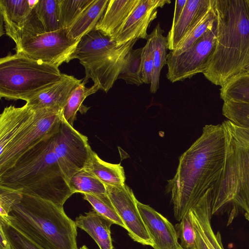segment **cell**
Here are the masks:
<instances>
[{"label":"cell","mask_w":249,"mask_h":249,"mask_svg":"<svg viewBox=\"0 0 249 249\" xmlns=\"http://www.w3.org/2000/svg\"><path fill=\"white\" fill-rule=\"evenodd\" d=\"M225 135L221 124H207L179 158L176 174L168 180L175 219L180 221L199 202L211 201L223 170Z\"/></svg>","instance_id":"cell-1"},{"label":"cell","mask_w":249,"mask_h":249,"mask_svg":"<svg viewBox=\"0 0 249 249\" xmlns=\"http://www.w3.org/2000/svg\"><path fill=\"white\" fill-rule=\"evenodd\" d=\"M212 6L216 43L203 74L222 87L249 65V10L246 0H212Z\"/></svg>","instance_id":"cell-2"},{"label":"cell","mask_w":249,"mask_h":249,"mask_svg":"<svg viewBox=\"0 0 249 249\" xmlns=\"http://www.w3.org/2000/svg\"><path fill=\"white\" fill-rule=\"evenodd\" d=\"M58 131L46 136L0 174V186L63 206L73 194L54 152Z\"/></svg>","instance_id":"cell-3"},{"label":"cell","mask_w":249,"mask_h":249,"mask_svg":"<svg viewBox=\"0 0 249 249\" xmlns=\"http://www.w3.org/2000/svg\"><path fill=\"white\" fill-rule=\"evenodd\" d=\"M43 249H78L77 226L63 206L40 197L23 194L6 219Z\"/></svg>","instance_id":"cell-4"},{"label":"cell","mask_w":249,"mask_h":249,"mask_svg":"<svg viewBox=\"0 0 249 249\" xmlns=\"http://www.w3.org/2000/svg\"><path fill=\"white\" fill-rule=\"evenodd\" d=\"M221 124L225 135V159L212 197V215L227 212L230 223L241 210L249 222V129L228 120Z\"/></svg>","instance_id":"cell-5"},{"label":"cell","mask_w":249,"mask_h":249,"mask_svg":"<svg viewBox=\"0 0 249 249\" xmlns=\"http://www.w3.org/2000/svg\"><path fill=\"white\" fill-rule=\"evenodd\" d=\"M138 39L117 46L115 41L98 31L93 30L78 43L73 55L83 66L86 84L91 79L99 89L107 92L122 69L126 55Z\"/></svg>","instance_id":"cell-6"},{"label":"cell","mask_w":249,"mask_h":249,"mask_svg":"<svg viewBox=\"0 0 249 249\" xmlns=\"http://www.w3.org/2000/svg\"><path fill=\"white\" fill-rule=\"evenodd\" d=\"M58 67L21 54L0 59V97L28 101L62 80Z\"/></svg>","instance_id":"cell-7"},{"label":"cell","mask_w":249,"mask_h":249,"mask_svg":"<svg viewBox=\"0 0 249 249\" xmlns=\"http://www.w3.org/2000/svg\"><path fill=\"white\" fill-rule=\"evenodd\" d=\"M62 110L56 107L34 109L30 121L0 155V174L11 167L18 159L46 136L58 131Z\"/></svg>","instance_id":"cell-8"},{"label":"cell","mask_w":249,"mask_h":249,"mask_svg":"<svg viewBox=\"0 0 249 249\" xmlns=\"http://www.w3.org/2000/svg\"><path fill=\"white\" fill-rule=\"evenodd\" d=\"M81 40L69 38L67 29L46 33L23 38L16 48V53L59 67L68 63Z\"/></svg>","instance_id":"cell-9"},{"label":"cell","mask_w":249,"mask_h":249,"mask_svg":"<svg viewBox=\"0 0 249 249\" xmlns=\"http://www.w3.org/2000/svg\"><path fill=\"white\" fill-rule=\"evenodd\" d=\"M216 23L191 47L178 54L168 53L165 65L167 78L172 83L182 81L206 70L215 45Z\"/></svg>","instance_id":"cell-10"},{"label":"cell","mask_w":249,"mask_h":249,"mask_svg":"<svg viewBox=\"0 0 249 249\" xmlns=\"http://www.w3.org/2000/svg\"><path fill=\"white\" fill-rule=\"evenodd\" d=\"M53 150L69 183L76 173L84 168L92 150L88 137L74 129L62 116Z\"/></svg>","instance_id":"cell-11"},{"label":"cell","mask_w":249,"mask_h":249,"mask_svg":"<svg viewBox=\"0 0 249 249\" xmlns=\"http://www.w3.org/2000/svg\"><path fill=\"white\" fill-rule=\"evenodd\" d=\"M107 194L121 219L129 236L135 242L152 247L153 242L138 210L132 190L125 183L106 185Z\"/></svg>","instance_id":"cell-12"},{"label":"cell","mask_w":249,"mask_h":249,"mask_svg":"<svg viewBox=\"0 0 249 249\" xmlns=\"http://www.w3.org/2000/svg\"><path fill=\"white\" fill-rule=\"evenodd\" d=\"M169 0H141L123 27L112 39L120 46L134 39H146L148 35L147 29L157 17V9Z\"/></svg>","instance_id":"cell-13"},{"label":"cell","mask_w":249,"mask_h":249,"mask_svg":"<svg viewBox=\"0 0 249 249\" xmlns=\"http://www.w3.org/2000/svg\"><path fill=\"white\" fill-rule=\"evenodd\" d=\"M137 205L154 249H183L175 227L161 214L138 200Z\"/></svg>","instance_id":"cell-14"},{"label":"cell","mask_w":249,"mask_h":249,"mask_svg":"<svg viewBox=\"0 0 249 249\" xmlns=\"http://www.w3.org/2000/svg\"><path fill=\"white\" fill-rule=\"evenodd\" d=\"M34 109L26 104L21 107L10 105L5 107L0 115V155L31 120Z\"/></svg>","instance_id":"cell-15"},{"label":"cell","mask_w":249,"mask_h":249,"mask_svg":"<svg viewBox=\"0 0 249 249\" xmlns=\"http://www.w3.org/2000/svg\"><path fill=\"white\" fill-rule=\"evenodd\" d=\"M83 80L65 74L62 80L31 98L26 104L33 109L56 107L63 110L72 91Z\"/></svg>","instance_id":"cell-16"},{"label":"cell","mask_w":249,"mask_h":249,"mask_svg":"<svg viewBox=\"0 0 249 249\" xmlns=\"http://www.w3.org/2000/svg\"><path fill=\"white\" fill-rule=\"evenodd\" d=\"M212 0H187L182 13L176 25L171 27L166 36L167 49L172 51L209 9Z\"/></svg>","instance_id":"cell-17"},{"label":"cell","mask_w":249,"mask_h":249,"mask_svg":"<svg viewBox=\"0 0 249 249\" xmlns=\"http://www.w3.org/2000/svg\"><path fill=\"white\" fill-rule=\"evenodd\" d=\"M141 0H109L94 30L112 39L118 33Z\"/></svg>","instance_id":"cell-18"},{"label":"cell","mask_w":249,"mask_h":249,"mask_svg":"<svg viewBox=\"0 0 249 249\" xmlns=\"http://www.w3.org/2000/svg\"><path fill=\"white\" fill-rule=\"evenodd\" d=\"M189 213L196 232L197 249H217V240L220 232L215 233L211 225V204L198 203Z\"/></svg>","instance_id":"cell-19"},{"label":"cell","mask_w":249,"mask_h":249,"mask_svg":"<svg viewBox=\"0 0 249 249\" xmlns=\"http://www.w3.org/2000/svg\"><path fill=\"white\" fill-rule=\"evenodd\" d=\"M33 9L28 0H0V13L5 33L15 44Z\"/></svg>","instance_id":"cell-20"},{"label":"cell","mask_w":249,"mask_h":249,"mask_svg":"<svg viewBox=\"0 0 249 249\" xmlns=\"http://www.w3.org/2000/svg\"><path fill=\"white\" fill-rule=\"evenodd\" d=\"M77 227L85 231L100 249H113L110 228L113 223L94 210L80 214L74 221Z\"/></svg>","instance_id":"cell-21"},{"label":"cell","mask_w":249,"mask_h":249,"mask_svg":"<svg viewBox=\"0 0 249 249\" xmlns=\"http://www.w3.org/2000/svg\"><path fill=\"white\" fill-rule=\"evenodd\" d=\"M109 0H94L67 29L69 38L79 40L93 30L103 15Z\"/></svg>","instance_id":"cell-22"},{"label":"cell","mask_w":249,"mask_h":249,"mask_svg":"<svg viewBox=\"0 0 249 249\" xmlns=\"http://www.w3.org/2000/svg\"><path fill=\"white\" fill-rule=\"evenodd\" d=\"M84 168L105 185L117 186L124 184V172L120 163L112 164L105 161L93 150Z\"/></svg>","instance_id":"cell-23"},{"label":"cell","mask_w":249,"mask_h":249,"mask_svg":"<svg viewBox=\"0 0 249 249\" xmlns=\"http://www.w3.org/2000/svg\"><path fill=\"white\" fill-rule=\"evenodd\" d=\"M164 30L158 23L148 36L152 43L154 57V71L150 91L156 93L159 88L160 71L165 64L167 56V39L163 35Z\"/></svg>","instance_id":"cell-24"},{"label":"cell","mask_w":249,"mask_h":249,"mask_svg":"<svg viewBox=\"0 0 249 249\" xmlns=\"http://www.w3.org/2000/svg\"><path fill=\"white\" fill-rule=\"evenodd\" d=\"M85 85L82 81L74 89L62 110L63 117L72 126H73L77 112L84 114L89 109V107L83 105L84 100L99 90V88L95 85L89 88L86 87Z\"/></svg>","instance_id":"cell-25"},{"label":"cell","mask_w":249,"mask_h":249,"mask_svg":"<svg viewBox=\"0 0 249 249\" xmlns=\"http://www.w3.org/2000/svg\"><path fill=\"white\" fill-rule=\"evenodd\" d=\"M69 184L73 194H88L98 196L107 195L106 185L85 168L76 173Z\"/></svg>","instance_id":"cell-26"},{"label":"cell","mask_w":249,"mask_h":249,"mask_svg":"<svg viewBox=\"0 0 249 249\" xmlns=\"http://www.w3.org/2000/svg\"><path fill=\"white\" fill-rule=\"evenodd\" d=\"M220 97L223 101L249 103V73L245 71L232 77L221 87Z\"/></svg>","instance_id":"cell-27"},{"label":"cell","mask_w":249,"mask_h":249,"mask_svg":"<svg viewBox=\"0 0 249 249\" xmlns=\"http://www.w3.org/2000/svg\"><path fill=\"white\" fill-rule=\"evenodd\" d=\"M215 21L216 17L212 0L211 5L209 9L198 19L176 49L170 51L169 53L178 54L185 51L201 37L209 28L213 26Z\"/></svg>","instance_id":"cell-28"},{"label":"cell","mask_w":249,"mask_h":249,"mask_svg":"<svg viewBox=\"0 0 249 249\" xmlns=\"http://www.w3.org/2000/svg\"><path fill=\"white\" fill-rule=\"evenodd\" d=\"M61 29H68L94 0H57Z\"/></svg>","instance_id":"cell-29"},{"label":"cell","mask_w":249,"mask_h":249,"mask_svg":"<svg viewBox=\"0 0 249 249\" xmlns=\"http://www.w3.org/2000/svg\"><path fill=\"white\" fill-rule=\"evenodd\" d=\"M142 48L132 49L126 55L124 63L118 77L127 84L139 86L143 83L141 70V56Z\"/></svg>","instance_id":"cell-30"},{"label":"cell","mask_w":249,"mask_h":249,"mask_svg":"<svg viewBox=\"0 0 249 249\" xmlns=\"http://www.w3.org/2000/svg\"><path fill=\"white\" fill-rule=\"evenodd\" d=\"M38 18L46 33L60 29L57 0H38L34 7Z\"/></svg>","instance_id":"cell-31"},{"label":"cell","mask_w":249,"mask_h":249,"mask_svg":"<svg viewBox=\"0 0 249 249\" xmlns=\"http://www.w3.org/2000/svg\"><path fill=\"white\" fill-rule=\"evenodd\" d=\"M223 115L237 125L249 129V103L234 101H223Z\"/></svg>","instance_id":"cell-32"},{"label":"cell","mask_w":249,"mask_h":249,"mask_svg":"<svg viewBox=\"0 0 249 249\" xmlns=\"http://www.w3.org/2000/svg\"><path fill=\"white\" fill-rule=\"evenodd\" d=\"M83 198L92 206L93 210L111 220L113 224L125 229V226L117 213L107 194L98 196L94 195L83 194Z\"/></svg>","instance_id":"cell-33"},{"label":"cell","mask_w":249,"mask_h":249,"mask_svg":"<svg viewBox=\"0 0 249 249\" xmlns=\"http://www.w3.org/2000/svg\"><path fill=\"white\" fill-rule=\"evenodd\" d=\"M0 228L8 240V249H43L12 225L0 219Z\"/></svg>","instance_id":"cell-34"},{"label":"cell","mask_w":249,"mask_h":249,"mask_svg":"<svg viewBox=\"0 0 249 249\" xmlns=\"http://www.w3.org/2000/svg\"><path fill=\"white\" fill-rule=\"evenodd\" d=\"M175 228L180 244L183 249H197L196 232L192 223L189 211Z\"/></svg>","instance_id":"cell-35"},{"label":"cell","mask_w":249,"mask_h":249,"mask_svg":"<svg viewBox=\"0 0 249 249\" xmlns=\"http://www.w3.org/2000/svg\"><path fill=\"white\" fill-rule=\"evenodd\" d=\"M22 196L20 191L0 186V218L6 219L12 207L21 201Z\"/></svg>","instance_id":"cell-36"},{"label":"cell","mask_w":249,"mask_h":249,"mask_svg":"<svg viewBox=\"0 0 249 249\" xmlns=\"http://www.w3.org/2000/svg\"><path fill=\"white\" fill-rule=\"evenodd\" d=\"M147 42L142 47L141 56V70L143 83L151 84L154 71V57L152 43L147 36Z\"/></svg>","instance_id":"cell-37"},{"label":"cell","mask_w":249,"mask_h":249,"mask_svg":"<svg viewBox=\"0 0 249 249\" xmlns=\"http://www.w3.org/2000/svg\"><path fill=\"white\" fill-rule=\"evenodd\" d=\"M186 2L187 0H176L175 1V10L171 27H173L179 20Z\"/></svg>","instance_id":"cell-38"},{"label":"cell","mask_w":249,"mask_h":249,"mask_svg":"<svg viewBox=\"0 0 249 249\" xmlns=\"http://www.w3.org/2000/svg\"><path fill=\"white\" fill-rule=\"evenodd\" d=\"M8 240L2 229L0 228V249H8Z\"/></svg>","instance_id":"cell-39"},{"label":"cell","mask_w":249,"mask_h":249,"mask_svg":"<svg viewBox=\"0 0 249 249\" xmlns=\"http://www.w3.org/2000/svg\"><path fill=\"white\" fill-rule=\"evenodd\" d=\"M217 249H224L220 233L218 235L217 240Z\"/></svg>","instance_id":"cell-40"},{"label":"cell","mask_w":249,"mask_h":249,"mask_svg":"<svg viewBox=\"0 0 249 249\" xmlns=\"http://www.w3.org/2000/svg\"><path fill=\"white\" fill-rule=\"evenodd\" d=\"M79 249H89L86 246L83 245Z\"/></svg>","instance_id":"cell-41"},{"label":"cell","mask_w":249,"mask_h":249,"mask_svg":"<svg viewBox=\"0 0 249 249\" xmlns=\"http://www.w3.org/2000/svg\"><path fill=\"white\" fill-rule=\"evenodd\" d=\"M245 71L249 73V65L246 68Z\"/></svg>","instance_id":"cell-42"},{"label":"cell","mask_w":249,"mask_h":249,"mask_svg":"<svg viewBox=\"0 0 249 249\" xmlns=\"http://www.w3.org/2000/svg\"><path fill=\"white\" fill-rule=\"evenodd\" d=\"M246 2L249 10V0H246Z\"/></svg>","instance_id":"cell-43"}]
</instances>
